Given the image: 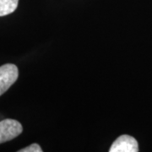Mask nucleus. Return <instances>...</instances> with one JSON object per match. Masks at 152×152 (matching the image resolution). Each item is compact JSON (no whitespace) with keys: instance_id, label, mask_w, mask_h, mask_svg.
Listing matches in <instances>:
<instances>
[{"instance_id":"nucleus-5","label":"nucleus","mask_w":152,"mask_h":152,"mask_svg":"<svg viewBox=\"0 0 152 152\" xmlns=\"http://www.w3.org/2000/svg\"><path fill=\"white\" fill-rule=\"evenodd\" d=\"M19 152H42V149L41 148V146L38 144H31V145H29L28 147H26L24 149H21L20 151H18Z\"/></svg>"},{"instance_id":"nucleus-4","label":"nucleus","mask_w":152,"mask_h":152,"mask_svg":"<svg viewBox=\"0 0 152 152\" xmlns=\"http://www.w3.org/2000/svg\"><path fill=\"white\" fill-rule=\"evenodd\" d=\"M19 0H0V16L12 14L18 7Z\"/></svg>"},{"instance_id":"nucleus-1","label":"nucleus","mask_w":152,"mask_h":152,"mask_svg":"<svg viewBox=\"0 0 152 152\" xmlns=\"http://www.w3.org/2000/svg\"><path fill=\"white\" fill-rule=\"evenodd\" d=\"M23 131L22 125L15 119H4L0 122V144L10 141L19 136Z\"/></svg>"},{"instance_id":"nucleus-2","label":"nucleus","mask_w":152,"mask_h":152,"mask_svg":"<svg viewBox=\"0 0 152 152\" xmlns=\"http://www.w3.org/2000/svg\"><path fill=\"white\" fill-rule=\"evenodd\" d=\"M19 76L18 68L15 64H7L0 67V96L6 92L15 84Z\"/></svg>"},{"instance_id":"nucleus-3","label":"nucleus","mask_w":152,"mask_h":152,"mask_svg":"<svg viewBox=\"0 0 152 152\" xmlns=\"http://www.w3.org/2000/svg\"><path fill=\"white\" fill-rule=\"evenodd\" d=\"M110 152H138L139 145L134 137L130 135L119 136L113 143L109 150Z\"/></svg>"}]
</instances>
